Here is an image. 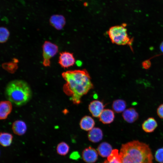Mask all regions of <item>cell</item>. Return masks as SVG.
Listing matches in <instances>:
<instances>
[{"instance_id":"obj_1","label":"cell","mask_w":163,"mask_h":163,"mask_svg":"<svg viewBox=\"0 0 163 163\" xmlns=\"http://www.w3.org/2000/svg\"><path fill=\"white\" fill-rule=\"evenodd\" d=\"M62 76L66 82L63 86L64 93L76 105L81 101V98L93 88L90 76L85 69L67 71Z\"/></svg>"},{"instance_id":"obj_2","label":"cell","mask_w":163,"mask_h":163,"mask_svg":"<svg viewBox=\"0 0 163 163\" xmlns=\"http://www.w3.org/2000/svg\"><path fill=\"white\" fill-rule=\"evenodd\" d=\"M119 157L121 163H152L153 156L149 146L138 141L123 144Z\"/></svg>"},{"instance_id":"obj_3","label":"cell","mask_w":163,"mask_h":163,"mask_svg":"<svg viewBox=\"0 0 163 163\" xmlns=\"http://www.w3.org/2000/svg\"><path fill=\"white\" fill-rule=\"evenodd\" d=\"M5 93L8 100L18 106L27 103L31 98L32 94L27 83L19 79L10 82L6 87Z\"/></svg>"},{"instance_id":"obj_4","label":"cell","mask_w":163,"mask_h":163,"mask_svg":"<svg viewBox=\"0 0 163 163\" xmlns=\"http://www.w3.org/2000/svg\"><path fill=\"white\" fill-rule=\"evenodd\" d=\"M126 27V24H123L109 28L107 33L113 43L120 45L131 44L132 40L128 35Z\"/></svg>"},{"instance_id":"obj_5","label":"cell","mask_w":163,"mask_h":163,"mask_svg":"<svg viewBox=\"0 0 163 163\" xmlns=\"http://www.w3.org/2000/svg\"><path fill=\"white\" fill-rule=\"evenodd\" d=\"M43 64L45 67L50 66V59L54 56L58 51V47L56 44L50 41H46L42 46Z\"/></svg>"},{"instance_id":"obj_6","label":"cell","mask_w":163,"mask_h":163,"mask_svg":"<svg viewBox=\"0 0 163 163\" xmlns=\"http://www.w3.org/2000/svg\"><path fill=\"white\" fill-rule=\"evenodd\" d=\"M75 62V59L72 53L68 52L60 53L58 63L61 66L67 68L73 66Z\"/></svg>"},{"instance_id":"obj_7","label":"cell","mask_w":163,"mask_h":163,"mask_svg":"<svg viewBox=\"0 0 163 163\" xmlns=\"http://www.w3.org/2000/svg\"><path fill=\"white\" fill-rule=\"evenodd\" d=\"M104 105L101 101L96 100L90 102L88 106L89 110L92 116L99 117L104 109Z\"/></svg>"},{"instance_id":"obj_8","label":"cell","mask_w":163,"mask_h":163,"mask_svg":"<svg viewBox=\"0 0 163 163\" xmlns=\"http://www.w3.org/2000/svg\"><path fill=\"white\" fill-rule=\"evenodd\" d=\"M98 155L96 151L91 147L85 149L82 152V158L87 163H94L97 160Z\"/></svg>"},{"instance_id":"obj_9","label":"cell","mask_w":163,"mask_h":163,"mask_svg":"<svg viewBox=\"0 0 163 163\" xmlns=\"http://www.w3.org/2000/svg\"><path fill=\"white\" fill-rule=\"evenodd\" d=\"M51 25L56 29L62 30L66 24V19L62 15L54 14L52 15L49 20Z\"/></svg>"},{"instance_id":"obj_10","label":"cell","mask_w":163,"mask_h":163,"mask_svg":"<svg viewBox=\"0 0 163 163\" xmlns=\"http://www.w3.org/2000/svg\"><path fill=\"white\" fill-rule=\"evenodd\" d=\"M122 116L126 122L132 123L136 121L139 117V114L133 108H130L125 110L123 112Z\"/></svg>"},{"instance_id":"obj_11","label":"cell","mask_w":163,"mask_h":163,"mask_svg":"<svg viewBox=\"0 0 163 163\" xmlns=\"http://www.w3.org/2000/svg\"><path fill=\"white\" fill-rule=\"evenodd\" d=\"M99 120L104 124H108L112 123L115 118L114 112L110 109H104L99 117Z\"/></svg>"},{"instance_id":"obj_12","label":"cell","mask_w":163,"mask_h":163,"mask_svg":"<svg viewBox=\"0 0 163 163\" xmlns=\"http://www.w3.org/2000/svg\"><path fill=\"white\" fill-rule=\"evenodd\" d=\"M12 109L11 102L9 101H2L0 104V118L6 119L11 112Z\"/></svg>"},{"instance_id":"obj_13","label":"cell","mask_w":163,"mask_h":163,"mask_svg":"<svg viewBox=\"0 0 163 163\" xmlns=\"http://www.w3.org/2000/svg\"><path fill=\"white\" fill-rule=\"evenodd\" d=\"M89 140L93 142H97L102 140L103 133L102 130L98 127H94L88 133Z\"/></svg>"},{"instance_id":"obj_14","label":"cell","mask_w":163,"mask_h":163,"mask_svg":"<svg viewBox=\"0 0 163 163\" xmlns=\"http://www.w3.org/2000/svg\"><path fill=\"white\" fill-rule=\"evenodd\" d=\"M95 121L93 119L89 116L83 117L80 122V128L85 131H90L93 129L95 125Z\"/></svg>"},{"instance_id":"obj_15","label":"cell","mask_w":163,"mask_h":163,"mask_svg":"<svg viewBox=\"0 0 163 163\" xmlns=\"http://www.w3.org/2000/svg\"><path fill=\"white\" fill-rule=\"evenodd\" d=\"M12 129L14 134L19 136H21L26 133L27 126L24 122L21 120H18L13 123Z\"/></svg>"},{"instance_id":"obj_16","label":"cell","mask_w":163,"mask_h":163,"mask_svg":"<svg viewBox=\"0 0 163 163\" xmlns=\"http://www.w3.org/2000/svg\"><path fill=\"white\" fill-rule=\"evenodd\" d=\"M100 155L103 157H108L112 151L111 146L108 143L104 142L101 143L97 148Z\"/></svg>"},{"instance_id":"obj_17","label":"cell","mask_w":163,"mask_h":163,"mask_svg":"<svg viewBox=\"0 0 163 163\" xmlns=\"http://www.w3.org/2000/svg\"><path fill=\"white\" fill-rule=\"evenodd\" d=\"M157 126V123L153 117H149L145 120L142 123L143 129L147 133L153 132Z\"/></svg>"},{"instance_id":"obj_18","label":"cell","mask_w":163,"mask_h":163,"mask_svg":"<svg viewBox=\"0 0 163 163\" xmlns=\"http://www.w3.org/2000/svg\"><path fill=\"white\" fill-rule=\"evenodd\" d=\"M12 135L8 133L1 132L0 135V143L3 147L9 146L11 144L13 140Z\"/></svg>"},{"instance_id":"obj_19","label":"cell","mask_w":163,"mask_h":163,"mask_svg":"<svg viewBox=\"0 0 163 163\" xmlns=\"http://www.w3.org/2000/svg\"><path fill=\"white\" fill-rule=\"evenodd\" d=\"M126 106V103L125 101L119 99L113 101L112 108L114 112L117 113H120L124 111Z\"/></svg>"},{"instance_id":"obj_20","label":"cell","mask_w":163,"mask_h":163,"mask_svg":"<svg viewBox=\"0 0 163 163\" xmlns=\"http://www.w3.org/2000/svg\"><path fill=\"white\" fill-rule=\"evenodd\" d=\"M69 149V145L64 142L59 143L56 148L57 153L60 155L63 156L66 155L68 153Z\"/></svg>"},{"instance_id":"obj_21","label":"cell","mask_w":163,"mask_h":163,"mask_svg":"<svg viewBox=\"0 0 163 163\" xmlns=\"http://www.w3.org/2000/svg\"><path fill=\"white\" fill-rule=\"evenodd\" d=\"M103 163H121L117 149L113 150L110 155L108 157L107 160Z\"/></svg>"},{"instance_id":"obj_22","label":"cell","mask_w":163,"mask_h":163,"mask_svg":"<svg viewBox=\"0 0 163 163\" xmlns=\"http://www.w3.org/2000/svg\"><path fill=\"white\" fill-rule=\"evenodd\" d=\"M10 33L8 29L4 27H1L0 29V42L3 43L8 40Z\"/></svg>"},{"instance_id":"obj_23","label":"cell","mask_w":163,"mask_h":163,"mask_svg":"<svg viewBox=\"0 0 163 163\" xmlns=\"http://www.w3.org/2000/svg\"><path fill=\"white\" fill-rule=\"evenodd\" d=\"M13 62V63L9 62L3 64V68L10 73H14L17 69L18 66L16 63Z\"/></svg>"},{"instance_id":"obj_24","label":"cell","mask_w":163,"mask_h":163,"mask_svg":"<svg viewBox=\"0 0 163 163\" xmlns=\"http://www.w3.org/2000/svg\"><path fill=\"white\" fill-rule=\"evenodd\" d=\"M155 157L158 162L160 163H163V148H160L156 151Z\"/></svg>"},{"instance_id":"obj_25","label":"cell","mask_w":163,"mask_h":163,"mask_svg":"<svg viewBox=\"0 0 163 163\" xmlns=\"http://www.w3.org/2000/svg\"><path fill=\"white\" fill-rule=\"evenodd\" d=\"M157 113L160 118L163 119V104L160 105L158 107Z\"/></svg>"},{"instance_id":"obj_26","label":"cell","mask_w":163,"mask_h":163,"mask_svg":"<svg viewBox=\"0 0 163 163\" xmlns=\"http://www.w3.org/2000/svg\"><path fill=\"white\" fill-rule=\"evenodd\" d=\"M79 157V155L77 152H74L70 155V158L73 159H76Z\"/></svg>"},{"instance_id":"obj_27","label":"cell","mask_w":163,"mask_h":163,"mask_svg":"<svg viewBox=\"0 0 163 163\" xmlns=\"http://www.w3.org/2000/svg\"><path fill=\"white\" fill-rule=\"evenodd\" d=\"M150 62H148L147 61H145L144 62V64H143V67L145 69L148 68L150 66Z\"/></svg>"},{"instance_id":"obj_28","label":"cell","mask_w":163,"mask_h":163,"mask_svg":"<svg viewBox=\"0 0 163 163\" xmlns=\"http://www.w3.org/2000/svg\"><path fill=\"white\" fill-rule=\"evenodd\" d=\"M160 49L161 52L163 53V41H162L160 44Z\"/></svg>"}]
</instances>
